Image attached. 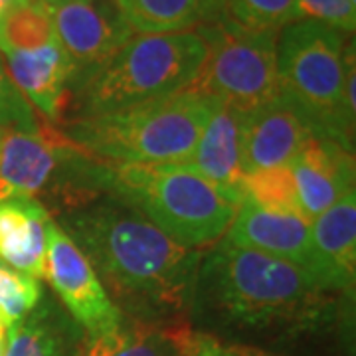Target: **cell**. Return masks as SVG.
I'll list each match as a JSON object with an SVG mask.
<instances>
[{"label": "cell", "instance_id": "f1b7e54d", "mask_svg": "<svg viewBox=\"0 0 356 356\" xmlns=\"http://www.w3.org/2000/svg\"><path fill=\"white\" fill-rule=\"evenodd\" d=\"M6 343H8V334H6V329L0 325V356H4L6 353Z\"/></svg>", "mask_w": 356, "mask_h": 356}, {"label": "cell", "instance_id": "3957f363", "mask_svg": "<svg viewBox=\"0 0 356 356\" xmlns=\"http://www.w3.org/2000/svg\"><path fill=\"white\" fill-rule=\"evenodd\" d=\"M214 97L186 88L119 113L65 119L60 133L83 153L111 165L184 166L208 123Z\"/></svg>", "mask_w": 356, "mask_h": 356}, {"label": "cell", "instance_id": "8992f818", "mask_svg": "<svg viewBox=\"0 0 356 356\" xmlns=\"http://www.w3.org/2000/svg\"><path fill=\"white\" fill-rule=\"evenodd\" d=\"M348 34L317 20H299L277 34L280 93L313 125L355 153V117L344 105Z\"/></svg>", "mask_w": 356, "mask_h": 356}, {"label": "cell", "instance_id": "ac0fdd59", "mask_svg": "<svg viewBox=\"0 0 356 356\" xmlns=\"http://www.w3.org/2000/svg\"><path fill=\"white\" fill-rule=\"evenodd\" d=\"M137 34L194 32L226 16V0H115Z\"/></svg>", "mask_w": 356, "mask_h": 356}, {"label": "cell", "instance_id": "30bf717a", "mask_svg": "<svg viewBox=\"0 0 356 356\" xmlns=\"http://www.w3.org/2000/svg\"><path fill=\"white\" fill-rule=\"evenodd\" d=\"M291 172L301 214L313 222L355 191V153L315 133L293 159Z\"/></svg>", "mask_w": 356, "mask_h": 356}, {"label": "cell", "instance_id": "484cf974", "mask_svg": "<svg viewBox=\"0 0 356 356\" xmlns=\"http://www.w3.org/2000/svg\"><path fill=\"white\" fill-rule=\"evenodd\" d=\"M303 20H317L323 24L353 34L356 28V6L350 0H297Z\"/></svg>", "mask_w": 356, "mask_h": 356}, {"label": "cell", "instance_id": "cb8c5ba5", "mask_svg": "<svg viewBox=\"0 0 356 356\" xmlns=\"http://www.w3.org/2000/svg\"><path fill=\"white\" fill-rule=\"evenodd\" d=\"M44 121L26 102V97L14 86L4 64L0 62V127L4 131H18L36 135L42 131Z\"/></svg>", "mask_w": 356, "mask_h": 356}, {"label": "cell", "instance_id": "e0dca14e", "mask_svg": "<svg viewBox=\"0 0 356 356\" xmlns=\"http://www.w3.org/2000/svg\"><path fill=\"white\" fill-rule=\"evenodd\" d=\"M4 356H81V327L60 301L44 293L40 303L8 331Z\"/></svg>", "mask_w": 356, "mask_h": 356}, {"label": "cell", "instance_id": "4316f807", "mask_svg": "<svg viewBox=\"0 0 356 356\" xmlns=\"http://www.w3.org/2000/svg\"><path fill=\"white\" fill-rule=\"evenodd\" d=\"M226 343V341H224ZM236 353L240 356H287V355H280V353H271L267 350L264 346H252V344H232L228 343Z\"/></svg>", "mask_w": 356, "mask_h": 356}, {"label": "cell", "instance_id": "5bb4252c", "mask_svg": "<svg viewBox=\"0 0 356 356\" xmlns=\"http://www.w3.org/2000/svg\"><path fill=\"white\" fill-rule=\"evenodd\" d=\"M14 86L51 127L62 125L70 107V62L58 40L36 50H4Z\"/></svg>", "mask_w": 356, "mask_h": 356}, {"label": "cell", "instance_id": "2e32d148", "mask_svg": "<svg viewBox=\"0 0 356 356\" xmlns=\"http://www.w3.org/2000/svg\"><path fill=\"white\" fill-rule=\"evenodd\" d=\"M50 210L38 198L0 202V259L28 277H46V224Z\"/></svg>", "mask_w": 356, "mask_h": 356}, {"label": "cell", "instance_id": "ba28073f", "mask_svg": "<svg viewBox=\"0 0 356 356\" xmlns=\"http://www.w3.org/2000/svg\"><path fill=\"white\" fill-rule=\"evenodd\" d=\"M70 62V105L135 34L115 0H44Z\"/></svg>", "mask_w": 356, "mask_h": 356}, {"label": "cell", "instance_id": "7402d4cb", "mask_svg": "<svg viewBox=\"0 0 356 356\" xmlns=\"http://www.w3.org/2000/svg\"><path fill=\"white\" fill-rule=\"evenodd\" d=\"M44 293L38 280L28 277L0 259V325L6 331L34 311Z\"/></svg>", "mask_w": 356, "mask_h": 356}, {"label": "cell", "instance_id": "d4e9b609", "mask_svg": "<svg viewBox=\"0 0 356 356\" xmlns=\"http://www.w3.org/2000/svg\"><path fill=\"white\" fill-rule=\"evenodd\" d=\"M166 332L178 356H240L228 343L210 332L192 329L186 323L166 325Z\"/></svg>", "mask_w": 356, "mask_h": 356}, {"label": "cell", "instance_id": "4fadbf2b", "mask_svg": "<svg viewBox=\"0 0 356 356\" xmlns=\"http://www.w3.org/2000/svg\"><path fill=\"white\" fill-rule=\"evenodd\" d=\"M313 277L353 303L356 281V194L348 192L311 222Z\"/></svg>", "mask_w": 356, "mask_h": 356}, {"label": "cell", "instance_id": "7a4b0ae2", "mask_svg": "<svg viewBox=\"0 0 356 356\" xmlns=\"http://www.w3.org/2000/svg\"><path fill=\"white\" fill-rule=\"evenodd\" d=\"M54 220L88 257L125 317L172 325L188 315L204 252L170 240L139 210L109 194L65 208Z\"/></svg>", "mask_w": 356, "mask_h": 356}, {"label": "cell", "instance_id": "603a6c76", "mask_svg": "<svg viewBox=\"0 0 356 356\" xmlns=\"http://www.w3.org/2000/svg\"><path fill=\"white\" fill-rule=\"evenodd\" d=\"M226 10L232 20L266 32H280L303 20L297 0H226Z\"/></svg>", "mask_w": 356, "mask_h": 356}, {"label": "cell", "instance_id": "6da1fadb", "mask_svg": "<svg viewBox=\"0 0 356 356\" xmlns=\"http://www.w3.org/2000/svg\"><path fill=\"white\" fill-rule=\"evenodd\" d=\"M343 303L348 301L303 269L220 240L200 257L188 317L202 327L198 331L212 329L238 339L232 344H252L331 331Z\"/></svg>", "mask_w": 356, "mask_h": 356}, {"label": "cell", "instance_id": "9c48e42d", "mask_svg": "<svg viewBox=\"0 0 356 356\" xmlns=\"http://www.w3.org/2000/svg\"><path fill=\"white\" fill-rule=\"evenodd\" d=\"M46 277L54 297L86 334L109 331L123 321L102 281L74 240L50 218L46 224Z\"/></svg>", "mask_w": 356, "mask_h": 356}, {"label": "cell", "instance_id": "83f0119b", "mask_svg": "<svg viewBox=\"0 0 356 356\" xmlns=\"http://www.w3.org/2000/svg\"><path fill=\"white\" fill-rule=\"evenodd\" d=\"M22 2H26V0H0V20Z\"/></svg>", "mask_w": 356, "mask_h": 356}, {"label": "cell", "instance_id": "5b68a950", "mask_svg": "<svg viewBox=\"0 0 356 356\" xmlns=\"http://www.w3.org/2000/svg\"><path fill=\"white\" fill-rule=\"evenodd\" d=\"M204 56L196 32L133 34L74 99L70 119L119 113L177 95L198 77Z\"/></svg>", "mask_w": 356, "mask_h": 356}, {"label": "cell", "instance_id": "4dcf8cb0", "mask_svg": "<svg viewBox=\"0 0 356 356\" xmlns=\"http://www.w3.org/2000/svg\"><path fill=\"white\" fill-rule=\"evenodd\" d=\"M8 131H4V129L0 127V145H2V140H4V135H6Z\"/></svg>", "mask_w": 356, "mask_h": 356}, {"label": "cell", "instance_id": "277c9868", "mask_svg": "<svg viewBox=\"0 0 356 356\" xmlns=\"http://www.w3.org/2000/svg\"><path fill=\"white\" fill-rule=\"evenodd\" d=\"M99 184L188 250L220 242L238 210L220 186L182 166L103 163Z\"/></svg>", "mask_w": 356, "mask_h": 356}, {"label": "cell", "instance_id": "52a82bcc", "mask_svg": "<svg viewBox=\"0 0 356 356\" xmlns=\"http://www.w3.org/2000/svg\"><path fill=\"white\" fill-rule=\"evenodd\" d=\"M206 46L192 88L228 103L243 115L281 97L277 34L242 26L228 14L194 30Z\"/></svg>", "mask_w": 356, "mask_h": 356}, {"label": "cell", "instance_id": "d6986e66", "mask_svg": "<svg viewBox=\"0 0 356 356\" xmlns=\"http://www.w3.org/2000/svg\"><path fill=\"white\" fill-rule=\"evenodd\" d=\"M81 356H178L166 325L125 317L97 334H83Z\"/></svg>", "mask_w": 356, "mask_h": 356}, {"label": "cell", "instance_id": "44dd1931", "mask_svg": "<svg viewBox=\"0 0 356 356\" xmlns=\"http://www.w3.org/2000/svg\"><path fill=\"white\" fill-rule=\"evenodd\" d=\"M51 40L56 34L44 0H26L2 18L4 50H36Z\"/></svg>", "mask_w": 356, "mask_h": 356}, {"label": "cell", "instance_id": "7c38bea8", "mask_svg": "<svg viewBox=\"0 0 356 356\" xmlns=\"http://www.w3.org/2000/svg\"><path fill=\"white\" fill-rule=\"evenodd\" d=\"M224 240L229 243L271 255L313 275L311 222L295 214H277L243 200L229 224Z\"/></svg>", "mask_w": 356, "mask_h": 356}, {"label": "cell", "instance_id": "ffe728a7", "mask_svg": "<svg viewBox=\"0 0 356 356\" xmlns=\"http://www.w3.org/2000/svg\"><path fill=\"white\" fill-rule=\"evenodd\" d=\"M243 200L277 214L303 216L297 198L291 165L250 172L243 178Z\"/></svg>", "mask_w": 356, "mask_h": 356}, {"label": "cell", "instance_id": "f546056e", "mask_svg": "<svg viewBox=\"0 0 356 356\" xmlns=\"http://www.w3.org/2000/svg\"><path fill=\"white\" fill-rule=\"evenodd\" d=\"M4 50V44H2V20H0V51Z\"/></svg>", "mask_w": 356, "mask_h": 356}, {"label": "cell", "instance_id": "9a60e30c", "mask_svg": "<svg viewBox=\"0 0 356 356\" xmlns=\"http://www.w3.org/2000/svg\"><path fill=\"white\" fill-rule=\"evenodd\" d=\"M243 113L228 103L214 99L212 113L202 129L191 161L182 168L214 182L236 206L243 202L242 168Z\"/></svg>", "mask_w": 356, "mask_h": 356}, {"label": "cell", "instance_id": "8fae6325", "mask_svg": "<svg viewBox=\"0 0 356 356\" xmlns=\"http://www.w3.org/2000/svg\"><path fill=\"white\" fill-rule=\"evenodd\" d=\"M317 131L283 97L243 115V175L291 165L293 159Z\"/></svg>", "mask_w": 356, "mask_h": 356}]
</instances>
